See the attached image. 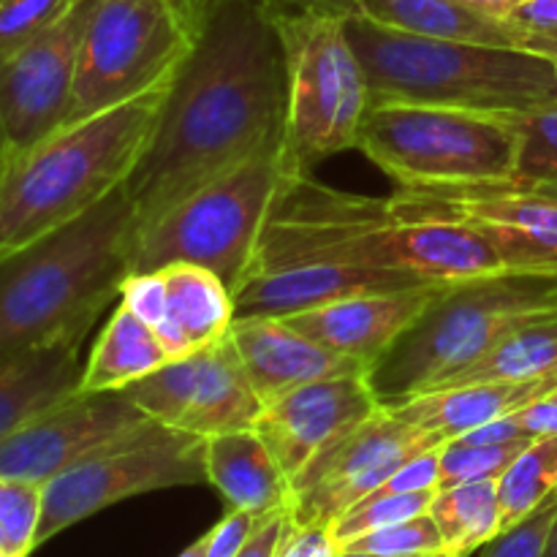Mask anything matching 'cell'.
Returning a JSON list of instances; mask_svg holds the SVG:
<instances>
[{
	"label": "cell",
	"instance_id": "cell-7",
	"mask_svg": "<svg viewBox=\"0 0 557 557\" xmlns=\"http://www.w3.org/2000/svg\"><path fill=\"white\" fill-rule=\"evenodd\" d=\"M297 172L302 169L281 139L232 174L196 190L136 228L131 275L169 264H199L215 272L234 294L248 275L272 205Z\"/></svg>",
	"mask_w": 557,
	"mask_h": 557
},
{
	"label": "cell",
	"instance_id": "cell-25",
	"mask_svg": "<svg viewBox=\"0 0 557 557\" xmlns=\"http://www.w3.org/2000/svg\"><path fill=\"white\" fill-rule=\"evenodd\" d=\"M174 362L150 324L123 302L114 308L82 373V392H117Z\"/></svg>",
	"mask_w": 557,
	"mask_h": 557
},
{
	"label": "cell",
	"instance_id": "cell-4",
	"mask_svg": "<svg viewBox=\"0 0 557 557\" xmlns=\"http://www.w3.org/2000/svg\"><path fill=\"white\" fill-rule=\"evenodd\" d=\"M172 82L60 125L9 158L0 183V259L76 221L128 183L156 136Z\"/></svg>",
	"mask_w": 557,
	"mask_h": 557
},
{
	"label": "cell",
	"instance_id": "cell-14",
	"mask_svg": "<svg viewBox=\"0 0 557 557\" xmlns=\"http://www.w3.org/2000/svg\"><path fill=\"white\" fill-rule=\"evenodd\" d=\"M123 392L152 422L201 438L250 430L264 411L228 335L163 364Z\"/></svg>",
	"mask_w": 557,
	"mask_h": 557
},
{
	"label": "cell",
	"instance_id": "cell-42",
	"mask_svg": "<svg viewBox=\"0 0 557 557\" xmlns=\"http://www.w3.org/2000/svg\"><path fill=\"white\" fill-rule=\"evenodd\" d=\"M272 16L288 14H321V16H346L359 14V0H264Z\"/></svg>",
	"mask_w": 557,
	"mask_h": 557
},
{
	"label": "cell",
	"instance_id": "cell-26",
	"mask_svg": "<svg viewBox=\"0 0 557 557\" xmlns=\"http://www.w3.org/2000/svg\"><path fill=\"white\" fill-rule=\"evenodd\" d=\"M359 14L413 36L517 49L509 22L476 14L460 0H359Z\"/></svg>",
	"mask_w": 557,
	"mask_h": 557
},
{
	"label": "cell",
	"instance_id": "cell-18",
	"mask_svg": "<svg viewBox=\"0 0 557 557\" xmlns=\"http://www.w3.org/2000/svg\"><path fill=\"white\" fill-rule=\"evenodd\" d=\"M441 286L444 283L406 292L357 294L305 313L286 315V321L319 346L354 359L370 373V368L395 346L397 337L419 319Z\"/></svg>",
	"mask_w": 557,
	"mask_h": 557
},
{
	"label": "cell",
	"instance_id": "cell-41",
	"mask_svg": "<svg viewBox=\"0 0 557 557\" xmlns=\"http://www.w3.org/2000/svg\"><path fill=\"white\" fill-rule=\"evenodd\" d=\"M511 417H515L520 433L528 435L531 441L557 435V397L549 392V395L533 400L531 406L515 411Z\"/></svg>",
	"mask_w": 557,
	"mask_h": 557
},
{
	"label": "cell",
	"instance_id": "cell-17",
	"mask_svg": "<svg viewBox=\"0 0 557 557\" xmlns=\"http://www.w3.org/2000/svg\"><path fill=\"white\" fill-rule=\"evenodd\" d=\"M379 408L368 375H343L305 384L264 406L253 430L294 482L319 451Z\"/></svg>",
	"mask_w": 557,
	"mask_h": 557
},
{
	"label": "cell",
	"instance_id": "cell-20",
	"mask_svg": "<svg viewBox=\"0 0 557 557\" xmlns=\"http://www.w3.org/2000/svg\"><path fill=\"white\" fill-rule=\"evenodd\" d=\"M433 281L403 275V272L368 270V267L348 264H299L286 270L259 272L248 275L243 286L234 292V319H253V315H286L305 313L337 299L357 297V294L406 292V288L430 286Z\"/></svg>",
	"mask_w": 557,
	"mask_h": 557
},
{
	"label": "cell",
	"instance_id": "cell-31",
	"mask_svg": "<svg viewBox=\"0 0 557 557\" xmlns=\"http://www.w3.org/2000/svg\"><path fill=\"white\" fill-rule=\"evenodd\" d=\"M44 509V484L0 476V553L30 557Z\"/></svg>",
	"mask_w": 557,
	"mask_h": 557
},
{
	"label": "cell",
	"instance_id": "cell-38",
	"mask_svg": "<svg viewBox=\"0 0 557 557\" xmlns=\"http://www.w3.org/2000/svg\"><path fill=\"white\" fill-rule=\"evenodd\" d=\"M120 302L139 315L152 330H161L166 321V281L163 272H134L120 286Z\"/></svg>",
	"mask_w": 557,
	"mask_h": 557
},
{
	"label": "cell",
	"instance_id": "cell-51",
	"mask_svg": "<svg viewBox=\"0 0 557 557\" xmlns=\"http://www.w3.org/2000/svg\"><path fill=\"white\" fill-rule=\"evenodd\" d=\"M553 395H555V397H557V386H555V389H553Z\"/></svg>",
	"mask_w": 557,
	"mask_h": 557
},
{
	"label": "cell",
	"instance_id": "cell-34",
	"mask_svg": "<svg viewBox=\"0 0 557 557\" xmlns=\"http://www.w3.org/2000/svg\"><path fill=\"white\" fill-rule=\"evenodd\" d=\"M348 553H368L379 557H422V555H438L446 553L444 539H441L438 525L428 515H419L413 520L397 522V525L381 528V531L364 533V536L354 539L346 547ZM449 555V553H446Z\"/></svg>",
	"mask_w": 557,
	"mask_h": 557
},
{
	"label": "cell",
	"instance_id": "cell-19",
	"mask_svg": "<svg viewBox=\"0 0 557 557\" xmlns=\"http://www.w3.org/2000/svg\"><path fill=\"white\" fill-rule=\"evenodd\" d=\"M228 337L237 348L250 386L264 406L315 381L368 375L362 364L319 346L305 332L294 330L286 319L275 315L234 319Z\"/></svg>",
	"mask_w": 557,
	"mask_h": 557
},
{
	"label": "cell",
	"instance_id": "cell-2",
	"mask_svg": "<svg viewBox=\"0 0 557 557\" xmlns=\"http://www.w3.org/2000/svg\"><path fill=\"white\" fill-rule=\"evenodd\" d=\"M299 264L368 267L433 283L506 270L473 228L403 212L392 196L368 199L335 190L315 183L310 172L294 174L275 199L248 275Z\"/></svg>",
	"mask_w": 557,
	"mask_h": 557
},
{
	"label": "cell",
	"instance_id": "cell-10",
	"mask_svg": "<svg viewBox=\"0 0 557 557\" xmlns=\"http://www.w3.org/2000/svg\"><path fill=\"white\" fill-rule=\"evenodd\" d=\"M196 38L169 0H98L82 41L69 123L172 82Z\"/></svg>",
	"mask_w": 557,
	"mask_h": 557
},
{
	"label": "cell",
	"instance_id": "cell-27",
	"mask_svg": "<svg viewBox=\"0 0 557 557\" xmlns=\"http://www.w3.org/2000/svg\"><path fill=\"white\" fill-rule=\"evenodd\" d=\"M557 375V308L517 326L509 337L444 386L479 381H536ZM438 386V389H444Z\"/></svg>",
	"mask_w": 557,
	"mask_h": 557
},
{
	"label": "cell",
	"instance_id": "cell-40",
	"mask_svg": "<svg viewBox=\"0 0 557 557\" xmlns=\"http://www.w3.org/2000/svg\"><path fill=\"white\" fill-rule=\"evenodd\" d=\"M341 553L326 525H297L288 522L275 557H335Z\"/></svg>",
	"mask_w": 557,
	"mask_h": 557
},
{
	"label": "cell",
	"instance_id": "cell-47",
	"mask_svg": "<svg viewBox=\"0 0 557 557\" xmlns=\"http://www.w3.org/2000/svg\"><path fill=\"white\" fill-rule=\"evenodd\" d=\"M205 547H207V536H201V539H196L190 547H185L177 557H205Z\"/></svg>",
	"mask_w": 557,
	"mask_h": 557
},
{
	"label": "cell",
	"instance_id": "cell-44",
	"mask_svg": "<svg viewBox=\"0 0 557 557\" xmlns=\"http://www.w3.org/2000/svg\"><path fill=\"white\" fill-rule=\"evenodd\" d=\"M169 3L183 14V20L188 22L196 30V36H199L201 27L207 25V20H210V14L215 11V5L221 3V0H169Z\"/></svg>",
	"mask_w": 557,
	"mask_h": 557
},
{
	"label": "cell",
	"instance_id": "cell-45",
	"mask_svg": "<svg viewBox=\"0 0 557 557\" xmlns=\"http://www.w3.org/2000/svg\"><path fill=\"white\" fill-rule=\"evenodd\" d=\"M460 3L476 14L490 16V20H506L522 0H460Z\"/></svg>",
	"mask_w": 557,
	"mask_h": 557
},
{
	"label": "cell",
	"instance_id": "cell-48",
	"mask_svg": "<svg viewBox=\"0 0 557 557\" xmlns=\"http://www.w3.org/2000/svg\"><path fill=\"white\" fill-rule=\"evenodd\" d=\"M544 557H557V520H555L553 531H549L547 547H544Z\"/></svg>",
	"mask_w": 557,
	"mask_h": 557
},
{
	"label": "cell",
	"instance_id": "cell-49",
	"mask_svg": "<svg viewBox=\"0 0 557 557\" xmlns=\"http://www.w3.org/2000/svg\"><path fill=\"white\" fill-rule=\"evenodd\" d=\"M335 557H379V555H368V553H348V549H341ZM422 557H451L446 553H438V555H422Z\"/></svg>",
	"mask_w": 557,
	"mask_h": 557
},
{
	"label": "cell",
	"instance_id": "cell-23",
	"mask_svg": "<svg viewBox=\"0 0 557 557\" xmlns=\"http://www.w3.org/2000/svg\"><path fill=\"white\" fill-rule=\"evenodd\" d=\"M161 272L166 281V321L158 337L172 359L223 341L234 324L232 288L199 264H169Z\"/></svg>",
	"mask_w": 557,
	"mask_h": 557
},
{
	"label": "cell",
	"instance_id": "cell-29",
	"mask_svg": "<svg viewBox=\"0 0 557 557\" xmlns=\"http://www.w3.org/2000/svg\"><path fill=\"white\" fill-rule=\"evenodd\" d=\"M557 495V435L536 438L515 457L498 479L504 531L542 509Z\"/></svg>",
	"mask_w": 557,
	"mask_h": 557
},
{
	"label": "cell",
	"instance_id": "cell-37",
	"mask_svg": "<svg viewBox=\"0 0 557 557\" xmlns=\"http://www.w3.org/2000/svg\"><path fill=\"white\" fill-rule=\"evenodd\" d=\"M557 520V495L549 498L542 509L533 511L517 525L506 528L490 544L482 547V557H544L549 531Z\"/></svg>",
	"mask_w": 557,
	"mask_h": 557
},
{
	"label": "cell",
	"instance_id": "cell-50",
	"mask_svg": "<svg viewBox=\"0 0 557 557\" xmlns=\"http://www.w3.org/2000/svg\"><path fill=\"white\" fill-rule=\"evenodd\" d=\"M536 190H544V194L557 196V183H553V185H536Z\"/></svg>",
	"mask_w": 557,
	"mask_h": 557
},
{
	"label": "cell",
	"instance_id": "cell-46",
	"mask_svg": "<svg viewBox=\"0 0 557 557\" xmlns=\"http://www.w3.org/2000/svg\"><path fill=\"white\" fill-rule=\"evenodd\" d=\"M9 158H11V147H9V139H5V134H3V125H0V183H3V174H5V166H9Z\"/></svg>",
	"mask_w": 557,
	"mask_h": 557
},
{
	"label": "cell",
	"instance_id": "cell-3",
	"mask_svg": "<svg viewBox=\"0 0 557 557\" xmlns=\"http://www.w3.org/2000/svg\"><path fill=\"white\" fill-rule=\"evenodd\" d=\"M134 201L109 199L0 259V357L76 346L134 270Z\"/></svg>",
	"mask_w": 557,
	"mask_h": 557
},
{
	"label": "cell",
	"instance_id": "cell-32",
	"mask_svg": "<svg viewBox=\"0 0 557 557\" xmlns=\"http://www.w3.org/2000/svg\"><path fill=\"white\" fill-rule=\"evenodd\" d=\"M531 441H506V444H473L466 438H449L441 446V490L468 482H484L504 476Z\"/></svg>",
	"mask_w": 557,
	"mask_h": 557
},
{
	"label": "cell",
	"instance_id": "cell-11",
	"mask_svg": "<svg viewBox=\"0 0 557 557\" xmlns=\"http://www.w3.org/2000/svg\"><path fill=\"white\" fill-rule=\"evenodd\" d=\"M207 438L147 422L44 484L36 549L76 522L136 495L207 484Z\"/></svg>",
	"mask_w": 557,
	"mask_h": 557
},
{
	"label": "cell",
	"instance_id": "cell-36",
	"mask_svg": "<svg viewBox=\"0 0 557 557\" xmlns=\"http://www.w3.org/2000/svg\"><path fill=\"white\" fill-rule=\"evenodd\" d=\"M506 22L517 49L557 63V0H522Z\"/></svg>",
	"mask_w": 557,
	"mask_h": 557
},
{
	"label": "cell",
	"instance_id": "cell-1",
	"mask_svg": "<svg viewBox=\"0 0 557 557\" xmlns=\"http://www.w3.org/2000/svg\"><path fill=\"white\" fill-rule=\"evenodd\" d=\"M286 52L264 0H221L125 183L139 228L286 139Z\"/></svg>",
	"mask_w": 557,
	"mask_h": 557
},
{
	"label": "cell",
	"instance_id": "cell-35",
	"mask_svg": "<svg viewBox=\"0 0 557 557\" xmlns=\"http://www.w3.org/2000/svg\"><path fill=\"white\" fill-rule=\"evenodd\" d=\"M76 0H0V60H9L58 25Z\"/></svg>",
	"mask_w": 557,
	"mask_h": 557
},
{
	"label": "cell",
	"instance_id": "cell-39",
	"mask_svg": "<svg viewBox=\"0 0 557 557\" xmlns=\"http://www.w3.org/2000/svg\"><path fill=\"white\" fill-rule=\"evenodd\" d=\"M261 520H264V517L253 515V511L228 509L226 517H223L215 528H210V531L205 533V557H237L243 553L245 544H248V539L253 536V531L259 528Z\"/></svg>",
	"mask_w": 557,
	"mask_h": 557
},
{
	"label": "cell",
	"instance_id": "cell-21",
	"mask_svg": "<svg viewBox=\"0 0 557 557\" xmlns=\"http://www.w3.org/2000/svg\"><path fill=\"white\" fill-rule=\"evenodd\" d=\"M557 386V375L536 381H479V384H457L444 389L424 392L411 397L403 406L389 408L403 422L419 430L441 435V438H460L471 430L504 419L520 408L531 406L539 397L549 395Z\"/></svg>",
	"mask_w": 557,
	"mask_h": 557
},
{
	"label": "cell",
	"instance_id": "cell-22",
	"mask_svg": "<svg viewBox=\"0 0 557 557\" xmlns=\"http://www.w3.org/2000/svg\"><path fill=\"white\" fill-rule=\"evenodd\" d=\"M205 460L207 484L223 495L228 509L267 517L292 506V479L253 428L210 435Z\"/></svg>",
	"mask_w": 557,
	"mask_h": 557
},
{
	"label": "cell",
	"instance_id": "cell-8",
	"mask_svg": "<svg viewBox=\"0 0 557 557\" xmlns=\"http://www.w3.org/2000/svg\"><path fill=\"white\" fill-rule=\"evenodd\" d=\"M359 150L400 188L515 183L517 131L506 114L379 103Z\"/></svg>",
	"mask_w": 557,
	"mask_h": 557
},
{
	"label": "cell",
	"instance_id": "cell-16",
	"mask_svg": "<svg viewBox=\"0 0 557 557\" xmlns=\"http://www.w3.org/2000/svg\"><path fill=\"white\" fill-rule=\"evenodd\" d=\"M152 419L117 392H76L0 441V476L47 484Z\"/></svg>",
	"mask_w": 557,
	"mask_h": 557
},
{
	"label": "cell",
	"instance_id": "cell-43",
	"mask_svg": "<svg viewBox=\"0 0 557 557\" xmlns=\"http://www.w3.org/2000/svg\"><path fill=\"white\" fill-rule=\"evenodd\" d=\"M288 522H292V511L288 509L267 515L264 520L259 522V528L253 531V536L248 539V544L243 547V553H239L237 557H275L277 544H281Z\"/></svg>",
	"mask_w": 557,
	"mask_h": 557
},
{
	"label": "cell",
	"instance_id": "cell-24",
	"mask_svg": "<svg viewBox=\"0 0 557 557\" xmlns=\"http://www.w3.org/2000/svg\"><path fill=\"white\" fill-rule=\"evenodd\" d=\"M82 373L85 364L76 346L0 357V441L76 395Z\"/></svg>",
	"mask_w": 557,
	"mask_h": 557
},
{
	"label": "cell",
	"instance_id": "cell-9",
	"mask_svg": "<svg viewBox=\"0 0 557 557\" xmlns=\"http://www.w3.org/2000/svg\"><path fill=\"white\" fill-rule=\"evenodd\" d=\"M272 20L286 52V150L297 169L310 172L324 158L359 150L373 98L343 20L321 14Z\"/></svg>",
	"mask_w": 557,
	"mask_h": 557
},
{
	"label": "cell",
	"instance_id": "cell-28",
	"mask_svg": "<svg viewBox=\"0 0 557 557\" xmlns=\"http://www.w3.org/2000/svg\"><path fill=\"white\" fill-rule=\"evenodd\" d=\"M430 517L438 525L444 549L451 557L476 553L504 531L498 482L484 479L438 490L430 504Z\"/></svg>",
	"mask_w": 557,
	"mask_h": 557
},
{
	"label": "cell",
	"instance_id": "cell-52",
	"mask_svg": "<svg viewBox=\"0 0 557 557\" xmlns=\"http://www.w3.org/2000/svg\"><path fill=\"white\" fill-rule=\"evenodd\" d=\"M0 557H5V555H3V553H0Z\"/></svg>",
	"mask_w": 557,
	"mask_h": 557
},
{
	"label": "cell",
	"instance_id": "cell-15",
	"mask_svg": "<svg viewBox=\"0 0 557 557\" xmlns=\"http://www.w3.org/2000/svg\"><path fill=\"white\" fill-rule=\"evenodd\" d=\"M98 0H76L54 27L0 60V125L11 156L69 123L82 41Z\"/></svg>",
	"mask_w": 557,
	"mask_h": 557
},
{
	"label": "cell",
	"instance_id": "cell-13",
	"mask_svg": "<svg viewBox=\"0 0 557 557\" xmlns=\"http://www.w3.org/2000/svg\"><path fill=\"white\" fill-rule=\"evenodd\" d=\"M446 438L403 422L379 408L346 435L313 457L292 482V520L330 528L343 511L373 495L403 462L438 449Z\"/></svg>",
	"mask_w": 557,
	"mask_h": 557
},
{
	"label": "cell",
	"instance_id": "cell-30",
	"mask_svg": "<svg viewBox=\"0 0 557 557\" xmlns=\"http://www.w3.org/2000/svg\"><path fill=\"white\" fill-rule=\"evenodd\" d=\"M506 117L517 131L515 183L528 188L557 183V101Z\"/></svg>",
	"mask_w": 557,
	"mask_h": 557
},
{
	"label": "cell",
	"instance_id": "cell-12",
	"mask_svg": "<svg viewBox=\"0 0 557 557\" xmlns=\"http://www.w3.org/2000/svg\"><path fill=\"white\" fill-rule=\"evenodd\" d=\"M403 212L462 223L506 270L557 272V196L520 183L413 185L392 196Z\"/></svg>",
	"mask_w": 557,
	"mask_h": 557
},
{
	"label": "cell",
	"instance_id": "cell-6",
	"mask_svg": "<svg viewBox=\"0 0 557 557\" xmlns=\"http://www.w3.org/2000/svg\"><path fill=\"white\" fill-rule=\"evenodd\" d=\"M557 308V272L498 270L444 283L370 368L381 408L433 392L493 351L517 326Z\"/></svg>",
	"mask_w": 557,
	"mask_h": 557
},
{
	"label": "cell",
	"instance_id": "cell-33",
	"mask_svg": "<svg viewBox=\"0 0 557 557\" xmlns=\"http://www.w3.org/2000/svg\"><path fill=\"white\" fill-rule=\"evenodd\" d=\"M435 493H408V495H368L364 500L354 504L343 511L330 525L332 539L337 547H346L354 539L364 533L381 531V528L397 525V522L413 520L419 515H428Z\"/></svg>",
	"mask_w": 557,
	"mask_h": 557
},
{
	"label": "cell",
	"instance_id": "cell-5",
	"mask_svg": "<svg viewBox=\"0 0 557 557\" xmlns=\"http://www.w3.org/2000/svg\"><path fill=\"white\" fill-rule=\"evenodd\" d=\"M343 27L362 63L373 107L411 103L509 114L557 101V63L539 54L413 36L362 14L346 16Z\"/></svg>",
	"mask_w": 557,
	"mask_h": 557
}]
</instances>
